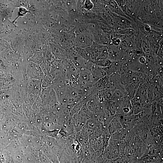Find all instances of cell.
I'll list each match as a JSON object with an SVG mask.
<instances>
[{
  "label": "cell",
  "instance_id": "6da1fadb",
  "mask_svg": "<svg viewBox=\"0 0 163 163\" xmlns=\"http://www.w3.org/2000/svg\"><path fill=\"white\" fill-rule=\"evenodd\" d=\"M119 120L122 128L128 130L132 128L140 121L137 115H133L129 116L116 115Z\"/></svg>",
  "mask_w": 163,
  "mask_h": 163
},
{
  "label": "cell",
  "instance_id": "7a4b0ae2",
  "mask_svg": "<svg viewBox=\"0 0 163 163\" xmlns=\"http://www.w3.org/2000/svg\"><path fill=\"white\" fill-rule=\"evenodd\" d=\"M122 128L120 122L116 116H114L108 126V131L112 135Z\"/></svg>",
  "mask_w": 163,
  "mask_h": 163
},
{
  "label": "cell",
  "instance_id": "3957f363",
  "mask_svg": "<svg viewBox=\"0 0 163 163\" xmlns=\"http://www.w3.org/2000/svg\"><path fill=\"white\" fill-rule=\"evenodd\" d=\"M139 84L138 83L124 85L126 97L131 100L134 97L137 90Z\"/></svg>",
  "mask_w": 163,
  "mask_h": 163
},
{
  "label": "cell",
  "instance_id": "277c9868",
  "mask_svg": "<svg viewBox=\"0 0 163 163\" xmlns=\"http://www.w3.org/2000/svg\"><path fill=\"white\" fill-rule=\"evenodd\" d=\"M108 82L109 78L107 75L98 80L93 85V87L98 91L104 90L107 88Z\"/></svg>",
  "mask_w": 163,
  "mask_h": 163
},
{
  "label": "cell",
  "instance_id": "5b68a950",
  "mask_svg": "<svg viewBox=\"0 0 163 163\" xmlns=\"http://www.w3.org/2000/svg\"><path fill=\"white\" fill-rule=\"evenodd\" d=\"M129 130L122 128L112 135V139L125 141L128 138Z\"/></svg>",
  "mask_w": 163,
  "mask_h": 163
},
{
  "label": "cell",
  "instance_id": "8992f818",
  "mask_svg": "<svg viewBox=\"0 0 163 163\" xmlns=\"http://www.w3.org/2000/svg\"><path fill=\"white\" fill-rule=\"evenodd\" d=\"M109 59V56L107 48L105 47L95 61V62L96 61L103 60Z\"/></svg>",
  "mask_w": 163,
  "mask_h": 163
},
{
  "label": "cell",
  "instance_id": "52a82bcc",
  "mask_svg": "<svg viewBox=\"0 0 163 163\" xmlns=\"http://www.w3.org/2000/svg\"><path fill=\"white\" fill-rule=\"evenodd\" d=\"M101 43L104 45H106L109 44V38L108 36L105 35H103L101 36L100 39Z\"/></svg>",
  "mask_w": 163,
  "mask_h": 163
},
{
  "label": "cell",
  "instance_id": "ba28073f",
  "mask_svg": "<svg viewBox=\"0 0 163 163\" xmlns=\"http://www.w3.org/2000/svg\"><path fill=\"white\" fill-rule=\"evenodd\" d=\"M51 78L50 76H46L45 78V79L44 81V85L45 86L44 87H48L49 85H50L51 84Z\"/></svg>",
  "mask_w": 163,
  "mask_h": 163
},
{
  "label": "cell",
  "instance_id": "9c48e42d",
  "mask_svg": "<svg viewBox=\"0 0 163 163\" xmlns=\"http://www.w3.org/2000/svg\"><path fill=\"white\" fill-rule=\"evenodd\" d=\"M84 6L86 9L90 10L93 7V5L90 1H87L85 2Z\"/></svg>",
  "mask_w": 163,
  "mask_h": 163
},
{
  "label": "cell",
  "instance_id": "30bf717a",
  "mask_svg": "<svg viewBox=\"0 0 163 163\" xmlns=\"http://www.w3.org/2000/svg\"><path fill=\"white\" fill-rule=\"evenodd\" d=\"M139 61L141 63L144 64L146 62V59L144 57H141L140 58Z\"/></svg>",
  "mask_w": 163,
  "mask_h": 163
}]
</instances>
